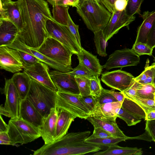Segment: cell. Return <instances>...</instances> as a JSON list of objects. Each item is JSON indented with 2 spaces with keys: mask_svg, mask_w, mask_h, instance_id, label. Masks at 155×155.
I'll list each match as a JSON object with an SVG mask.
<instances>
[{
  "mask_svg": "<svg viewBox=\"0 0 155 155\" xmlns=\"http://www.w3.org/2000/svg\"><path fill=\"white\" fill-rule=\"evenodd\" d=\"M76 55L79 61H81L94 76L99 77L101 73L103 67L97 56L92 54L82 47L80 52Z\"/></svg>",
  "mask_w": 155,
  "mask_h": 155,
  "instance_id": "cell-25",
  "label": "cell"
},
{
  "mask_svg": "<svg viewBox=\"0 0 155 155\" xmlns=\"http://www.w3.org/2000/svg\"><path fill=\"white\" fill-rule=\"evenodd\" d=\"M50 75L57 91L80 95V90L74 77L68 73L52 70Z\"/></svg>",
  "mask_w": 155,
  "mask_h": 155,
  "instance_id": "cell-13",
  "label": "cell"
},
{
  "mask_svg": "<svg viewBox=\"0 0 155 155\" xmlns=\"http://www.w3.org/2000/svg\"><path fill=\"white\" fill-rule=\"evenodd\" d=\"M154 62L152 64H153L155 67V58L154 59ZM152 84L153 85V86L155 87V71H154V77L153 81Z\"/></svg>",
  "mask_w": 155,
  "mask_h": 155,
  "instance_id": "cell-58",
  "label": "cell"
},
{
  "mask_svg": "<svg viewBox=\"0 0 155 155\" xmlns=\"http://www.w3.org/2000/svg\"><path fill=\"white\" fill-rule=\"evenodd\" d=\"M117 117L124 120L128 126L135 125L141 121L122 107L117 114Z\"/></svg>",
  "mask_w": 155,
  "mask_h": 155,
  "instance_id": "cell-36",
  "label": "cell"
},
{
  "mask_svg": "<svg viewBox=\"0 0 155 155\" xmlns=\"http://www.w3.org/2000/svg\"><path fill=\"white\" fill-rule=\"evenodd\" d=\"M0 132H8V126L5 122L0 114Z\"/></svg>",
  "mask_w": 155,
  "mask_h": 155,
  "instance_id": "cell-53",
  "label": "cell"
},
{
  "mask_svg": "<svg viewBox=\"0 0 155 155\" xmlns=\"http://www.w3.org/2000/svg\"><path fill=\"white\" fill-rule=\"evenodd\" d=\"M128 0H116L114 3V9L119 11L126 10Z\"/></svg>",
  "mask_w": 155,
  "mask_h": 155,
  "instance_id": "cell-49",
  "label": "cell"
},
{
  "mask_svg": "<svg viewBox=\"0 0 155 155\" xmlns=\"http://www.w3.org/2000/svg\"><path fill=\"white\" fill-rule=\"evenodd\" d=\"M23 23L17 38L28 47L37 49L49 37L46 25L54 19L45 0H18Z\"/></svg>",
  "mask_w": 155,
  "mask_h": 155,
  "instance_id": "cell-1",
  "label": "cell"
},
{
  "mask_svg": "<svg viewBox=\"0 0 155 155\" xmlns=\"http://www.w3.org/2000/svg\"><path fill=\"white\" fill-rule=\"evenodd\" d=\"M48 67L45 63L39 62L31 66L24 67V71L31 79L57 91L50 75Z\"/></svg>",
  "mask_w": 155,
  "mask_h": 155,
  "instance_id": "cell-15",
  "label": "cell"
},
{
  "mask_svg": "<svg viewBox=\"0 0 155 155\" xmlns=\"http://www.w3.org/2000/svg\"><path fill=\"white\" fill-rule=\"evenodd\" d=\"M103 88L99 77L94 76L90 78L91 95L93 97L96 98L99 97L101 93Z\"/></svg>",
  "mask_w": 155,
  "mask_h": 155,
  "instance_id": "cell-38",
  "label": "cell"
},
{
  "mask_svg": "<svg viewBox=\"0 0 155 155\" xmlns=\"http://www.w3.org/2000/svg\"><path fill=\"white\" fill-rule=\"evenodd\" d=\"M135 78L129 73L118 70L104 73L101 80L108 87L123 92L134 84Z\"/></svg>",
  "mask_w": 155,
  "mask_h": 155,
  "instance_id": "cell-10",
  "label": "cell"
},
{
  "mask_svg": "<svg viewBox=\"0 0 155 155\" xmlns=\"http://www.w3.org/2000/svg\"><path fill=\"white\" fill-rule=\"evenodd\" d=\"M98 0V1H99V0Z\"/></svg>",
  "mask_w": 155,
  "mask_h": 155,
  "instance_id": "cell-61",
  "label": "cell"
},
{
  "mask_svg": "<svg viewBox=\"0 0 155 155\" xmlns=\"http://www.w3.org/2000/svg\"><path fill=\"white\" fill-rule=\"evenodd\" d=\"M132 137H110L104 138H87L84 142L102 148H107L109 147L117 145L119 143L127 140L131 139Z\"/></svg>",
  "mask_w": 155,
  "mask_h": 155,
  "instance_id": "cell-28",
  "label": "cell"
},
{
  "mask_svg": "<svg viewBox=\"0 0 155 155\" xmlns=\"http://www.w3.org/2000/svg\"><path fill=\"white\" fill-rule=\"evenodd\" d=\"M143 153L141 148L123 147L117 145L109 147L105 150L95 152L94 155H141Z\"/></svg>",
  "mask_w": 155,
  "mask_h": 155,
  "instance_id": "cell-27",
  "label": "cell"
},
{
  "mask_svg": "<svg viewBox=\"0 0 155 155\" xmlns=\"http://www.w3.org/2000/svg\"><path fill=\"white\" fill-rule=\"evenodd\" d=\"M4 92L6 97L4 107L10 114L11 118L19 117L21 99L11 78H5Z\"/></svg>",
  "mask_w": 155,
  "mask_h": 155,
  "instance_id": "cell-14",
  "label": "cell"
},
{
  "mask_svg": "<svg viewBox=\"0 0 155 155\" xmlns=\"http://www.w3.org/2000/svg\"><path fill=\"white\" fill-rule=\"evenodd\" d=\"M46 27L49 37L59 41L77 55L81 48L67 26L60 24L54 19H48Z\"/></svg>",
  "mask_w": 155,
  "mask_h": 155,
  "instance_id": "cell-7",
  "label": "cell"
},
{
  "mask_svg": "<svg viewBox=\"0 0 155 155\" xmlns=\"http://www.w3.org/2000/svg\"><path fill=\"white\" fill-rule=\"evenodd\" d=\"M80 0H65V5L76 7Z\"/></svg>",
  "mask_w": 155,
  "mask_h": 155,
  "instance_id": "cell-54",
  "label": "cell"
},
{
  "mask_svg": "<svg viewBox=\"0 0 155 155\" xmlns=\"http://www.w3.org/2000/svg\"><path fill=\"white\" fill-rule=\"evenodd\" d=\"M19 30L10 21L0 18V46L11 45L17 36Z\"/></svg>",
  "mask_w": 155,
  "mask_h": 155,
  "instance_id": "cell-21",
  "label": "cell"
},
{
  "mask_svg": "<svg viewBox=\"0 0 155 155\" xmlns=\"http://www.w3.org/2000/svg\"><path fill=\"white\" fill-rule=\"evenodd\" d=\"M79 98L91 112L94 110L97 103L95 98L91 95L87 96H83L80 95Z\"/></svg>",
  "mask_w": 155,
  "mask_h": 155,
  "instance_id": "cell-45",
  "label": "cell"
},
{
  "mask_svg": "<svg viewBox=\"0 0 155 155\" xmlns=\"http://www.w3.org/2000/svg\"><path fill=\"white\" fill-rule=\"evenodd\" d=\"M76 8L87 28L93 32L103 30L111 15V13L97 0H80Z\"/></svg>",
  "mask_w": 155,
  "mask_h": 155,
  "instance_id": "cell-3",
  "label": "cell"
},
{
  "mask_svg": "<svg viewBox=\"0 0 155 155\" xmlns=\"http://www.w3.org/2000/svg\"><path fill=\"white\" fill-rule=\"evenodd\" d=\"M105 90L107 92L112 95L118 101L122 104L125 97L121 92L115 91L113 89L109 90L105 89Z\"/></svg>",
  "mask_w": 155,
  "mask_h": 155,
  "instance_id": "cell-51",
  "label": "cell"
},
{
  "mask_svg": "<svg viewBox=\"0 0 155 155\" xmlns=\"http://www.w3.org/2000/svg\"><path fill=\"white\" fill-rule=\"evenodd\" d=\"M0 107V114L3 115L8 117H11V116L10 113L4 107L2 106Z\"/></svg>",
  "mask_w": 155,
  "mask_h": 155,
  "instance_id": "cell-56",
  "label": "cell"
},
{
  "mask_svg": "<svg viewBox=\"0 0 155 155\" xmlns=\"http://www.w3.org/2000/svg\"><path fill=\"white\" fill-rule=\"evenodd\" d=\"M58 118L54 140L59 139L65 135L71 124L76 118L68 111L61 108H57Z\"/></svg>",
  "mask_w": 155,
  "mask_h": 155,
  "instance_id": "cell-22",
  "label": "cell"
},
{
  "mask_svg": "<svg viewBox=\"0 0 155 155\" xmlns=\"http://www.w3.org/2000/svg\"><path fill=\"white\" fill-rule=\"evenodd\" d=\"M122 104L118 101L103 104H96L91 115L103 118L116 120L117 114Z\"/></svg>",
  "mask_w": 155,
  "mask_h": 155,
  "instance_id": "cell-24",
  "label": "cell"
},
{
  "mask_svg": "<svg viewBox=\"0 0 155 155\" xmlns=\"http://www.w3.org/2000/svg\"><path fill=\"white\" fill-rule=\"evenodd\" d=\"M0 144L11 145V141L8 132H0Z\"/></svg>",
  "mask_w": 155,
  "mask_h": 155,
  "instance_id": "cell-50",
  "label": "cell"
},
{
  "mask_svg": "<svg viewBox=\"0 0 155 155\" xmlns=\"http://www.w3.org/2000/svg\"><path fill=\"white\" fill-rule=\"evenodd\" d=\"M67 26L76 39L79 45L82 48L80 37L78 31L79 26L74 23L70 15H69Z\"/></svg>",
  "mask_w": 155,
  "mask_h": 155,
  "instance_id": "cell-43",
  "label": "cell"
},
{
  "mask_svg": "<svg viewBox=\"0 0 155 155\" xmlns=\"http://www.w3.org/2000/svg\"><path fill=\"white\" fill-rule=\"evenodd\" d=\"M11 79L21 99L26 98L30 88L31 78L24 71L14 74Z\"/></svg>",
  "mask_w": 155,
  "mask_h": 155,
  "instance_id": "cell-26",
  "label": "cell"
},
{
  "mask_svg": "<svg viewBox=\"0 0 155 155\" xmlns=\"http://www.w3.org/2000/svg\"><path fill=\"white\" fill-rule=\"evenodd\" d=\"M79 87L80 95L83 96L91 95L90 78L82 76H74Z\"/></svg>",
  "mask_w": 155,
  "mask_h": 155,
  "instance_id": "cell-34",
  "label": "cell"
},
{
  "mask_svg": "<svg viewBox=\"0 0 155 155\" xmlns=\"http://www.w3.org/2000/svg\"><path fill=\"white\" fill-rule=\"evenodd\" d=\"M12 1V0H0V3H5L10 2Z\"/></svg>",
  "mask_w": 155,
  "mask_h": 155,
  "instance_id": "cell-59",
  "label": "cell"
},
{
  "mask_svg": "<svg viewBox=\"0 0 155 155\" xmlns=\"http://www.w3.org/2000/svg\"><path fill=\"white\" fill-rule=\"evenodd\" d=\"M100 2L111 13L113 12L116 0H99Z\"/></svg>",
  "mask_w": 155,
  "mask_h": 155,
  "instance_id": "cell-52",
  "label": "cell"
},
{
  "mask_svg": "<svg viewBox=\"0 0 155 155\" xmlns=\"http://www.w3.org/2000/svg\"><path fill=\"white\" fill-rule=\"evenodd\" d=\"M125 97L131 99L137 96V87L135 81L129 87L123 92Z\"/></svg>",
  "mask_w": 155,
  "mask_h": 155,
  "instance_id": "cell-47",
  "label": "cell"
},
{
  "mask_svg": "<svg viewBox=\"0 0 155 155\" xmlns=\"http://www.w3.org/2000/svg\"><path fill=\"white\" fill-rule=\"evenodd\" d=\"M140 56L129 48L117 50L109 56L103 68L107 70L137 65L140 62Z\"/></svg>",
  "mask_w": 155,
  "mask_h": 155,
  "instance_id": "cell-9",
  "label": "cell"
},
{
  "mask_svg": "<svg viewBox=\"0 0 155 155\" xmlns=\"http://www.w3.org/2000/svg\"><path fill=\"white\" fill-rule=\"evenodd\" d=\"M57 118L56 108H52L50 114L43 118L42 125L39 129L45 144H48L55 140Z\"/></svg>",
  "mask_w": 155,
  "mask_h": 155,
  "instance_id": "cell-19",
  "label": "cell"
},
{
  "mask_svg": "<svg viewBox=\"0 0 155 155\" xmlns=\"http://www.w3.org/2000/svg\"><path fill=\"white\" fill-rule=\"evenodd\" d=\"M113 137H114L101 127H94L93 134L87 138H104Z\"/></svg>",
  "mask_w": 155,
  "mask_h": 155,
  "instance_id": "cell-44",
  "label": "cell"
},
{
  "mask_svg": "<svg viewBox=\"0 0 155 155\" xmlns=\"http://www.w3.org/2000/svg\"><path fill=\"white\" fill-rule=\"evenodd\" d=\"M36 50L60 64L71 67V56L73 53L66 46L54 38L48 37Z\"/></svg>",
  "mask_w": 155,
  "mask_h": 155,
  "instance_id": "cell-6",
  "label": "cell"
},
{
  "mask_svg": "<svg viewBox=\"0 0 155 155\" xmlns=\"http://www.w3.org/2000/svg\"><path fill=\"white\" fill-rule=\"evenodd\" d=\"M68 73L74 77H85L90 78L94 76L80 61H79V64L77 67L73 69L72 71Z\"/></svg>",
  "mask_w": 155,
  "mask_h": 155,
  "instance_id": "cell-37",
  "label": "cell"
},
{
  "mask_svg": "<svg viewBox=\"0 0 155 155\" xmlns=\"http://www.w3.org/2000/svg\"><path fill=\"white\" fill-rule=\"evenodd\" d=\"M146 44L153 49L155 48V21L147 36Z\"/></svg>",
  "mask_w": 155,
  "mask_h": 155,
  "instance_id": "cell-48",
  "label": "cell"
},
{
  "mask_svg": "<svg viewBox=\"0 0 155 155\" xmlns=\"http://www.w3.org/2000/svg\"><path fill=\"white\" fill-rule=\"evenodd\" d=\"M135 18L134 15L130 16L128 15L126 10L119 11L114 8L109 21L103 30L106 41L122 28H128L129 25Z\"/></svg>",
  "mask_w": 155,
  "mask_h": 155,
  "instance_id": "cell-11",
  "label": "cell"
},
{
  "mask_svg": "<svg viewBox=\"0 0 155 155\" xmlns=\"http://www.w3.org/2000/svg\"><path fill=\"white\" fill-rule=\"evenodd\" d=\"M69 6L55 5L52 6L53 18L58 23L68 26L69 13Z\"/></svg>",
  "mask_w": 155,
  "mask_h": 155,
  "instance_id": "cell-29",
  "label": "cell"
},
{
  "mask_svg": "<svg viewBox=\"0 0 155 155\" xmlns=\"http://www.w3.org/2000/svg\"><path fill=\"white\" fill-rule=\"evenodd\" d=\"M91 133L86 131L67 134L61 138L39 148L41 155H80L96 152L100 147L87 143L84 140Z\"/></svg>",
  "mask_w": 155,
  "mask_h": 155,
  "instance_id": "cell-2",
  "label": "cell"
},
{
  "mask_svg": "<svg viewBox=\"0 0 155 155\" xmlns=\"http://www.w3.org/2000/svg\"><path fill=\"white\" fill-rule=\"evenodd\" d=\"M87 119L94 127H101L114 137H127L119 128L116 123V120L108 119L92 115L88 117Z\"/></svg>",
  "mask_w": 155,
  "mask_h": 155,
  "instance_id": "cell-20",
  "label": "cell"
},
{
  "mask_svg": "<svg viewBox=\"0 0 155 155\" xmlns=\"http://www.w3.org/2000/svg\"><path fill=\"white\" fill-rule=\"evenodd\" d=\"M94 40L97 53L101 56L105 57L107 54L106 48L107 41L103 30H101L94 32Z\"/></svg>",
  "mask_w": 155,
  "mask_h": 155,
  "instance_id": "cell-33",
  "label": "cell"
},
{
  "mask_svg": "<svg viewBox=\"0 0 155 155\" xmlns=\"http://www.w3.org/2000/svg\"><path fill=\"white\" fill-rule=\"evenodd\" d=\"M9 48L18 50H21L29 53L39 59L41 61L47 65L49 67L55 70L63 72L68 73L72 71V67L63 65L55 61L40 53L36 50L27 46L16 38L12 43L8 46Z\"/></svg>",
  "mask_w": 155,
  "mask_h": 155,
  "instance_id": "cell-16",
  "label": "cell"
},
{
  "mask_svg": "<svg viewBox=\"0 0 155 155\" xmlns=\"http://www.w3.org/2000/svg\"><path fill=\"white\" fill-rule=\"evenodd\" d=\"M121 107L136 118L145 119L146 114L143 108L133 101L125 97Z\"/></svg>",
  "mask_w": 155,
  "mask_h": 155,
  "instance_id": "cell-30",
  "label": "cell"
},
{
  "mask_svg": "<svg viewBox=\"0 0 155 155\" xmlns=\"http://www.w3.org/2000/svg\"><path fill=\"white\" fill-rule=\"evenodd\" d=\"M0 68L15 73L23 69L19 51L7 46H0Z\"/></svg>",
  "mask_w": 155,
  "mask_h": 155,
  "instance_id": "cell-12",
  "label": "cell"
},
{
  "mask_svg": "<svg viewBox=\"0 0 155 155\" xmlns=\"http://www.w3.org/2000/svg\"><path fill=\"white\" fill-rule=\"evenodd\" d=\"M145 66V69L138 76L135 78V80L139 83L142 84H152L154 71V66L152 64L149 65V61Z\"/></svg>",
  "mask_w": 155,
  "mask_h": 155,
  "instance_id": "cell-32",
  "label": "cell"
},
{
  "mask_svg": "<svg viewBox=\"0 0 155 155\" xmlns=\"http://www.w3.org/2000/svg\"><path fill=\"white\" fill-rule=\"evenodd\" d=\"M155 119V110L150 112L146 115L145 120Z\"/></svg>",
  "mask_w": 155,
  "mask_h": 155,
  "instance_id": "cell-57",
  "label": "cell"
},
{
  "mask_svg": "<svg viewBox=\"0 0 155 155\" xmlns=\"http://www.w3.org/2000/svg\"><path fill=\"white\" fill-rule=\"evenodd\" d=\"M143 0H128L126 11L127 14L132 16L135 14L140 15V8Z\"/></svg>",
  "mask_w": 155,
  "mask_h": 155,
  "instance_id": "cell-39",
  "label": "cell"
},
{
  "mask_svg": "<svg viewBox=\"0 0 155 155\" xmlns=\"http://www.w3.org/2000/svg\"><path fill=\"white\" fill-rule=\"evenodd\" d=\"M145 130L155 142V119L146 120Z\"/></svg>",
  "mask_w": 155,
  "mask_h": 155,
  "instance_id": "cell-46",
  "label": "cell"
},
{
  "mask_svg": "<svg viewBox=\"0 0 155 155\" xmlns=\"http://www.w3.org/2000/svg\"><path fill=\"white\" fill-rule=\"evenodd\" d=\"M47 1L52 6L55 5H65V0H47Z\"/></svg>",
  "mask_w": 155,
  "mask_h": 155,
  "instance_id": "cell-55",
  "label": "cell"
},
{
  "mask_svg": "<svg viewBox=\"0 0 155 155\" xmlns=\"http://www.w3.org/2000/svg\"><path fill=\"white\" fill-rule=\"evenodd\" d=\"M19 117L39 128L42 125L44 118L27 98L22 99L21 101Z\"/></svg>",
  "mask_w": 155,
  "mask_h": 155,
  "instance_id": "cell-17",
  "label": "cell"
},
{
  "mask_svg": "<svg viewBox=\"0 0 155 155\" xmlns=\"http://www.w3.org/2000/svg\"><path fill=\"white\" fill-rule=\"evenodd\" d=\"M40 82L31 79L27 98L41 114L47 117L51 110L56 108V93Z\"/></svg>",
  "mask_w": 155,
  "mask_h": 155,
  "instance_id": "cell-4",
  "label": "cell"
},
{
  "mask_svg": "<svg viewBox=\"0 0 155 155\" xmlns=\"http://www.w3.org/2000/svg\"><path fill=\"white\" fill-rule=\"evenodd\" d=\"M130 99L136 103L141 107L146 114L151 111L155 110L154 100L144 98L137 96Z\"/></svg>",
  "mask_w": 155,
  "mask_h": 155,
  "instance_id": "cell-35",
  "label": "cell"
},
{
  "mask_svg": "<svg viewBox=\"0 0 155 155\" xmlns=\"http://www.w3.org/2000/svg\"><path fill=\"white\" fill-rule=\"evenodd\" d=\"M8 133L11 145L17 146L34 141L41 137L39 129L20 117L11 118L8 123Z\"/></svg>",
  "mask_w": 155,
  "mask_h": 155,
  "instance_id": "cell-5",
  "label": "cell"
},
{
  "mask_svg": "<svg viewBox=\"0 0 155 155\" xmlns=\"http://www.w3.org/2000/svg\"><path fill=\"white\" fill-rule=\"evenodd\" d=\"M0 18L10 21L17 27L19 32L21 31L22 21L18 1L0 3Z\"/></svg>",
  "mask_w": 155,
  "mask_h": 155,
  "instance_id": "cell-18",
  "label": "cell"
},
{
  "mask_svg": "<svg viewBox=\"0 0 155 155\" xmlns=\"http://www.w3.org/2000/svg\"><path fill=\"white\" fill-rule=\"evenodd\" d=\"M140 16L143 21L138 28L134 43L141 42L146 44L147 36L155 21V10L144 12Z\"/></svg>",
  "mask_w": 155,
  "mask_h": 155,
  "instance_id": "cell-23",
  "label": "cell"
},
{
  "mask_svg": "<svg viewBox=\"0 0 155 155\" xmlns=\"http://www.w3.org/2000/svg\"><path fill=\"white\" fill-rule=\"evenodd\" d=\"M97 103L103 104L118 101L111 94L107 92L105 89L103 88L100 96L95 98Z\"/></svg>",
  "mask_w": 155,
  "mask_h": 155,
  "instance_id": "cell-42",
  "label": "cell"
},
{
  "mask_svg": "<svg viewBox=\"0 0 155 155\" xmlns=\"http://www.w3.org/2000/svg\"><path fill=\"white\" fill-rule=\"evenodd\" d=\"M132 49L140 56L143 55L152 56L153 49L146 44L138 42L134 44Z\"/></svg>",
  "mask_w": 155,
  "mask_h": 155,
  "instance_id": "cell-40",
  "label": "cell"
},
{
  "mask_svg": "<svg viewBox=\"0 0 155 155\" xmlns=\"http://www.w3.org/2000/svg\"><path fill=\"white\" fill-rule=\"evenodd\" d=\"M80 95L57 91L56 107L63 108L76 117L87 119L91 112L80 100Z\"/></svg>",
  "mask_w": 155,
  "mask_h": 155,
  "instance_id": "cell-8",
  "label": "cell"
},
{
  "mask_svg": "<svg viewBox=\"0 0 155 155\" xmlns=\"http://www.w3.org/2000/svg\"><path fill=\"white\" fill-rule=\"evenodd\" d=\"M18 51L23 62L24 67L31 66L38 62H41L39 59L33 55L22 51Z\"/></svg>",
  "mask_w": 155,
  "mask_h": 155,
  "instance_id": "cell-41",
  "label": "cell"
},
{
  "mask_svg": "<svg viewBox=\"0 0 155 155\" xmlns=\"http://www.w3.org/2000/svg\"><path fill=\"white\" fill-rule=\"evenodd\" d=\"M136 81L137 96L154 100L155 87L152 84H142Z\"/></svg>",
  "mask_w": 155,
  "mask_h": 155,
  "instance_id": "cell-31",
  "label": "cell"
},
{
  "mask_svg": "<svg viewBox=\"0 0 155 155\" xmlns=\"http://www.w3.org/2000/svg\"><path fill=\"white\" fill-rule=\"evenodd\" d=\"M154 104H155V93L154 95Z\"/></svg>",
  "mask_w": 155,
  "mask_h": 155,
  "instance_id": "cell-60",
  "label": "cell"
}]
</instances>
